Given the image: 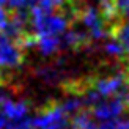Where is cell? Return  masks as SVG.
<instances>
[{
	"label": "cell",
	"mask_w": 129,
	"mask_h": 129,
	"mask_svg": "<svg viewBox=\"0 0 129 129\" xmlns=\"http://www.w3.org/2000/svg\"><path fill=\"white\" fill-rule=\"evenodd\" d=\"M40 54L44 57L49 55H55L61 50V43H60V36H40L38 38V44H36Z\"/></svg>",
	"instance_id": "obj_5"
},
{
	"label": "cell",
	"mask_w": 129,
	"mask_h": 129,
	"mask_svg": "<svg viewBox=\"0 0 129 129\" xmlns=\"http://www.w3.org/2000/svg\"><path fill=\"white\" fill-rule=\"evenodd\" d=\"M6 19H8V14H6V10H3V6H0V31L5 27Z\"/></svg>",
	"instance_id": "obj_10"
},
{
	"label": "cell",
	"mask_w": 129,
	"mask_h": 129,
	"mask_svg": "<svg viewBox=\"0 0 129 129\" xmlns=\"http://www.w3.org/2000/svg\"><path fill=\"white\" fill-rule=\"evenodd\" d=\"M98 129H129V118H124V120H121L118 117L109 118L104 123H101Z\"/></svg>",
	"instance_id": "obj_6"
},
{
	"label": "cell",
	"mask_w": 129,
	"mask_h": 129,
	"mask_svg": "<svg viewBox=\"0 0 129 129\" xmlns=\"http://www.w3.org/2000/svg\"><path fill=\"white\" fill-rule=\"evenodd\" d=\"M6 3H8V6H11V8H21V6H25L28 2L27 0H6Z\"/></svg>",
	"instance_id": "obj_9"
},
{
	"label": "cell",
	"mask_w": 129,
	"mask_h": 129,
	"mask_svg": "<svg viewBox=\"0 0 129 129\" xmlns=\"http://www.w3.org/2000/svg\"><path fill=\"white\" fill-rule=\"evenodd\" d=\"M90 112H91L93 118L109 120V118L120 117L124 112H129V104L118 96H110V98L101 99L93 107H90Z\"/></svg>",
	"instance_id": "obj_2"
},
{
	"label": "cell",
	"mask_w": 129,
	"mask_h": 129,
	"mask_svg": "<svg viewBox=\"0 0 129 129\" xmlns=\"http://www.w3.org/2000/svg\"><path fill=\"white\" fill-rule=\"evenodd\" d=\"M25 54L27 50H24L14 41L3 40L0 43V69L14 76V71L24 64Z\"/></svg>",
	"instance_id": "obj_1"
},
{
	"label": "cell",
	"mask_w": 129,
	"mask_h": 129,
	"mask_svg": "<svg viewBox=\"0 0 129 129\" xmlns=\"http://www.w3.org/2000/svg\"><path fill=\"white\" fill-rule=\"evenodd\" d=\"M69 124L71 129H98V124L94 123L93 115L88 107L73 113V120H71Z\"/></svg>",
	"instance_id": "obj_4"
},
{
	"label": "cell",
	"mask_w": 129,
	"mask_h": 129,
	"mask_svg": "<svg viewBox=\"0 0 129 129\" xmlns=\"http://www.w3.org/2000/svg\"><path fill=\"white\" fill-rule=\"evenodd\" d=\"M6 129H36L33 126L31 118H21V120H11L10 124H6Z\"/></svg>",
	"instance_id": "obj_7"
},
{
	"label": "cell",
	"mask_w": 129,
	"mask_h": 129,
	"mask_svg": "<svg viewBox=\"0 0 129 129\" xmlns=\"http://www.w3.org/2000/svg\"><path fill=\"white\" fill-rule=\"evenodd\" d=\"M3 40H6V38H5V36H3V35H2V33H0V43H2V41H3Z\"/></svg>",
	"instance_id": "obj_11"
},
{
	"label": "cell",
	"mask_w": 129,
	"mask_h": 129,
	"mask_svg": "<svg viewBox=\"0 0 129 129\" xmlns=\"http://www.w3.org/2000/svg\"><path fill=\"white\" fill-rule=\"evenodd\" d=\"M33 74L46 83H60L63 80V69L58 64H43L33 69Z\"/></svg>",
	"instance_id": "obj_3"
},
{
	"label": "cell",
	"mask_w": 129,
	"mask_h": 129,
	"mask_svg": "<svg viewBox=\"0 0 129 129\" xmlns=\"http://www.w3.org/2000/svg\"><path fill=\"white\" fill-rule=\"evenodd\" d=\"M115 5H117L118 14L121 16V19L129 21V0H115Z\"/></svg>",
	"instance_id": "obj_8"
}]
</instances>
